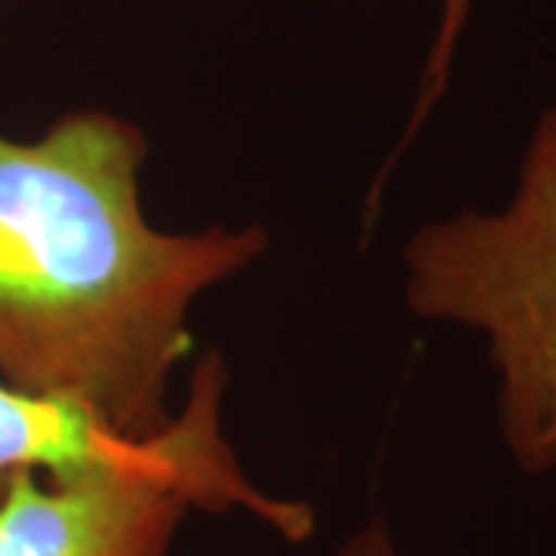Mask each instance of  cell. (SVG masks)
Instances as JSON below:
<instances>
[{
	"label": "cell",
	"mask_w": 556,
	"mask_h": 556,
	"mask_svg": "<svg viewBox=\"0 0 556 556\" xmlns=\"http://www.w3.org/2000/svg\"><path fill=\"white\" fill-rule=\"evenodd\" d=\"M146 134L100 109L31 142L0 134V380L118 437L170 424L192 303L266 251V232H161L142 217Z\"/></svg>",
	"instance_id": "obj_1"
},
{
	"label": "cell",
	"mask_w": 556,
	"mask_h": 556,
	"mask_svg": "<svg viewBox=\"0 0 556 556\" xmlns=\"http://www.w3.org/2000/svg\"><path fill=\"white\" fill-rule=\"evenodd\" d=\"M473 3H477V0H442V16H439L437 40H433L430 56H427V65H424V78H420V90H417L415 112H412V121H408V127H405V137L399 142L396 155L402 149H408V142L417 137L420 124L430 118V112H433V105L439 102V97L448 90V78H452L457 43H460L464 28H467L470 13H473ZM396 155H393V159H396ZM393 159L387 164V170L393 167ZM387 170L378 177L375 189L380 186V179L387 177Z\"/></svg>",
	"instance_id": "obj_5"
},
{
	"label": "cell",
	"mask_w": 556,
	"mask_h": 556,
	"mask_svg": "<svg viewBox=\"0 0 556 556\" xmlns=\"http://www.w3.org/2000/svg\"><path fill=\"white\" fill-rule=\"evenodd\" d=\"M223 358L207 353L155 457L62 479L20 473L0 497V556H170L189 510H244L285 541H306L313 507L257 489L223 439Z\"/></svg>",
	"instance_id": "obj_3"
},
{
	"label": "cell",
	"mask_w": 556,
	"mask_h": 556,
	"mask_svg": "<svg viewBox=\"0 0 556 556\" xmlns=\"http://www.w3.org/2000/svg\"><path fill=\"white\" fill-rule=\"evenodd\" d=\"M338 556H396V547L387 535L383 519H375L368 529H362L358 535L350 538L338 551Z\"/></svg>",
	"instance_id": "obj_6"
},
{
	"label": "cell",
	"mask_w": 556,
	"mask_h": 556,
	"mask_svg": "<svg viewBox=\"0 0 556 556\" xmlns=\"http://www.w3.org/2000/svg\"><path fill=\"white\" fill-rule=\"evenodd\" d=\"M405 303L489 340L501 439L519 470H556V109H544L504 211H460L405 244Z\"/></svg>",
	"instance_id": "obj_2"
},
{
	"label": "cell",
	"mask_w": 556,
	"mask_h": 556,
	"mask_svg": "<svg viewBox=\"0 0 556 556\" xmlns=\"http://www.w3.org/2000/svg\"><path fill=\"white\" fill-rule=\"evenodd\" d=\"M167 427L149 439L118 437L78 405L22 393L0 380V497L20 473L62 479L149 460L164 448Z\"/></svg>",
	"instance_id": "obj_4"
}]
</instances>
